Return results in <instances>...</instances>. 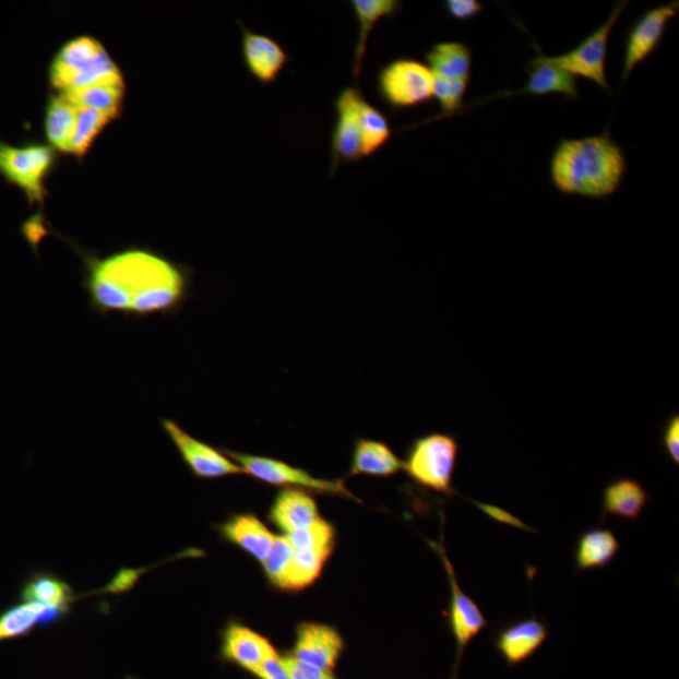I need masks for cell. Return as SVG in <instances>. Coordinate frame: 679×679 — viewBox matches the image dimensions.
Returning a JSON list of instances; mask_svg holds the SVG:
<instances>
[{"instance_id":"cell-1","label":"cell","mask_w":679,"mask_h":679,"mask_svg":"<svg viewBox=\"0 0 679 679\" xmlns=\"http://www.w3.org/2000/svg\"><path fill=\"white\" fill-rule=\"evenodd\" d=\"M91 309L102 314L177 312L190 291L189 269L148 248L130 247L107 257L84 255Z\"/></svg>"},{"instance_id":"cell-2","label":"cell","mask_w":679,"mask_h":679,"mask_svg":"<svg viewBox=\"0 0 679 679\" xmlns=\"http://www.w3.org/2000/svg\"><path fill=\"white\" fill-rule=\"evenodd\" d=\"M626 170L622 148L608 132L561 140L550 162L551 181L560 193L592 199L616 194Z\"/></svg>"},{"instance_id":"cell-3","label":"cell","mask_w":679,"mask_h":679,"mask_svg":"<svg viewBox=\"0 0 679 679\" xmlns=\"http://www.w3.org/2000/svg\"><path fill=\"white\" fill-rule=\"evenodd\" d=\"M48 79L52 88L63 93L99 82L120 81L123 74L98 39L79 36L58 49L49 65Z\"/></svg>"},{"instance_id":"cell-4","label":"cell","mask_w":679,"mask_h":679,"mask_svg":"<svg viewBox=\"0 0 679 679\" xmlns=\"http://www.w3.org/2000/svg\"><path fill=\"white\" fill-rule=\"evenodd\" d=\"M457 439L445 433H429L412 442L403 469L414 483L438 493L452 495L457 465Z\"/></svg>"},{"instance_id":"cell-5","label":"cell","mask_w":679,"mask_h":679,"mask_svg":"<svg viewBox=\"0 0 679 679\" xmlns=\"http://www.w3.org/2000/svg\"><path fill=\"white\" fill-rule=\"evenodd\" d=\"M57 160L58 153L48 144L13 146L0 142V176L21 189L29 205H44L48 195L46 180Z\"/></svg>"},{"instance_id":"cell-6","label":"cell","mask_w":679,"mask_h":679,"mask_svg":"<svg viewBox=\"0 0 679 679\" xmlns=\"http://www.w3.org/2000/svg\"><path fill=\"white\" fill-rule=\"evenodd\" d=\"M377 93L394 112L414 109L433 98L434 76L424 62L396 58L379 71Z\"/></svg>"},{"instance_id":"cell-7","label":"cell","mask_w":679,"mask_h":679,"mask_svg":"<svg viewBox=\"0 0 679 679\" xmlns=\"http://www.w3.org/2000/svg\"><path fill=\"white\" fill-rule=\"evenodd\" d=\"M223 452L242 467L245 475L259 479L263 484L300 488L305 491L334 495L358 501L342 479L314 477L308 470L289 466L283 461L263 457V455L238 453L230 450H223Z\"/></svg>"},{"instance_id":"cell-8","label":"cell","mask_w":679,"mask_h":679,"mask_svg":"<svg viewBox=\"0 0 679 679\" xmlns=\"http://www.w3.org/2000/svg\"><path fill=\"white\" fill-rule=\"evenodd\" d=\"M626 5L627 2L618 3L606 23H603L573 51L557 57L546 56L548 61L575 79L583 78L603 90H609L606 72L609 36Z\"/></svg>"},{"instance_id":"cell-9","label":"cell","mask_w":679,"mask_h":679,"mask_svg":"<svg viewBox=\"0 0 679 679\" xmlns=\"http://www.w3.org/2000/svg\"><path fill=\"white\" fill-rule=\"evenodd\" d=\"M430 546L439 553L450 579L451 586V607H450V628L457 647L451 679H458V669L463 654L468 644L488 627L487 619L477 604L461 589L457 579H455L454 568L449 557H446L442 544L430 543Z\"/></svg>"},{"instance_id":"cell-10","label":"cell","mask_w":679,"mask_h":679,"mask_svg":"<svg viewBox=\"0 0 679 679\" xmlns=\"http://www.w3.org/2000/svg\"><path fill=\"white\" fill-rule=\"evenodd\" d=\"M162 426L176 445L181 460L196 478L217 479L245 475L242 467L231 461L225 452L190 436L177 421L163 419Z\"/></svg>"},{"instance_id":"cell-11","label":"cell","mask_w":679,"mask_h":679,"mask_svg":"<svg viewBox=\"0 0 679 679\" xmlns=\"http://www.w3.org/2000/svg\"><path fill=\"white\" fill-rule=\"evenodd\" d=\"M364 95L358 87H345L335 99L336 122L331 136V176L340 163L354 164L362 159L360 106Z\"/></svg>"},{"instance_id":"cell-12","label":"cell","mask_w":679,"mask_h":679,"mask_svg":"<svg viewBox=\"0 0 679 679\" xmlns=\"http://www.w3.org/2000/svg\"><path fill=\"white\" fill-rule=\"evenodd\" d=\"M677 13L678 3L674 2L653 8L636 21L628 33L623 61V82L631 76L638 64L656 52L665 37L668 23L675 19Z\"/></svg>"},{"instance_id":"cell-13","label":"cell","mask_w":679,"mask_h":679,"mask_svg":"<svg viewBox=\"0 0 679 679\" xmlns=\"http://www.w3.org/2000/svg\"><path fill=\"white\" fill-rule=\"evenodd\" d=\"M278 652L266 636L239 622H229L221 633L219 658L248 674L276 656Z\"/></svg>"},{"instance_id":"cell-14","label":"cell","mask_w":679,"mask_h":679,"mask_svg":"<svg viewBox=\"0 0 679 679\" xmlns=\"http://www.w3.org/2000/svg\"><path fill=\"white\" fill-rule=\"evenodd\" d=\"M345 643L335 628L320 623H302L296 629V641L289 656L301 664L333 670L344 652Z\"/></svg>"},{"instance_id":"cell-15","label":"cell","mask_w":679,"mask_h":679,"mask_svg":"<svg viewBox=\"0 0 679 679\" xmlns=\"http://www.w3.org/2000/svg\"><path fill=\"white\" fill-rule=\"evenodd\" d=\"M239 24L242 29V53L248 73L263 86L275 85L291 58L275 38L248 29L241 21Z\"/></svg>"},{"instance_id":"cell-16","label":"cell","mask_w":679,"mask_h":679,"mask_svg":"<svg viewBox=\"0 0 679 679\" xmlns=\"http://www.w3.org/2000/svg\"><path fill=\"white\" fill-rule=\"evenodd\" d=\"M549 638L548 626L534 618L517 620L495 636V650L509 668L525 664Z\"/></svg>"},{"instance_id":"cell-17","label":"cell","mask_w":679,"mask_h":679,"mask_svg":"<svg viewBox=\"0 0 679 679\" xmlns=\"http://www.w3.org/2000/svg\"><path fill=\"white\" fill-rule=\"evenodd\" d=\"M269 517L285 535L300 532L321 519L317 501L300 488H285L278 492Z\"/></svg>"},{"instance_id":"cell-18","label":"cell","mask_w":679,"mask_h":679,"mask_svg":"<svg viewBox=\"0 0 679 679\" xmlns=\"http://www.w3.org/2000/svg\"><path fill=\"white\" fill-rule=\"evenodd\" d=\"M223 540L234 544L255 560L263 562L270 553L276 535L251 513H238L217 526Z\"/></svg>"},{"instance_id":"cell-19","label":"cell","mask_w":679,"mask_h":679,"mask_svg":"<svg viewBox=\"0 0 679 679\" xmlns=\"http://www.w3.org/2000/svg\"><path fill=\"white\" fill-rule=\"evenodd\" d=\"M65 616L68 612L43 604H15L0 612V643L28 636L36 628L55 624Z\"/></svg>"},{"instance_id":"cell-20","label":"cell","mask_w":679,"mask_h":679,"mask_svg":"<svg viewBox=\"0 0 679 679\" xmlns=\"http://www.w3.org/2000/svg\"><path fill=\"white\" fill-rule=\"evenodd\" d=\"M651 501L644 486L632 478H618L603 491L601 521L607 516L638 520Z\"/></svg>"},{"instance_id":"cell-21","label":"cell","mask_w":679,"mask_h":679,"mask_svg":"<svg viewBox=\"0 0 679 679\" xmlns=\"http://www.w3.org/2000/svg\"><path fill=\"white\" fill-rule=\"evenodd\" d=\"M521 94L532 96L561 94L569 99H576L577 81L567 71L549 62L545 55H538L528 63V80Z\"/></svg>"},{"instance_id":"cell-22","label":"cell","mask_w":679,"mask_h":679,"mask_svg":"<svg viewBox=\"0 0 679 679\" xmlns=\"http://www.w3.org/2000/svg\"><path fill=\"white\" fill-rule=\"evenodd\" d=\"M403 461L388 444L359 438L353 453L349 476L391 477L403 469Z\"/></svg>"},{"instance_id":"cell-23","label":"cell","mask_w":679,"mask_h":679,"mask_svg":"<svg viewBox=\"0 0 679 679\" xmlns=\"http://www.w3.org/2000/svg\"><path fill=\"white\" fill-rule=\"evenodd\" d=\"M355 13V19L359 23L358 43H356L354 55V78L358 80L361 73L364 56L370 33L377 24L384 19H393L401 12L403 4L397 0H353L350 3Z\"/></svg>"},{"instance_id":"cell-24","label":"cell","mask_w":679,"mask_h":679,"mask_svg":"<svg viewBox=\"0 0 679 679\" xmlns=\"http://www.w3.org/2000/svg\"><path fill=\"white\" fill-rule=\"evenodd\" d=\"M78 106L61 93L48 97L45 114L47 144L56 152L70 154V146L76 128Z\"/></svg>"},{"instance_id":"cell-25","label":"cell","mask_w":679,"mask_h":679,"mask_svg":"<svg viewBox=\"0 0 679 679\" xmlns=\"http://www.w3.org/2000/svg\"><path fill=\"white\" fill-rule=\"evenodd\" d=\"M426 62L434 78L469 81L472 49L465 44L446 40L430 47L426 53Z\"/></svg>"},{"instance_id":"cell-26","label":"cell","mask_w":679,"mask_h":679,"mask_svg":"<svg viewBox=\"0 0 679 679\" xmlns=\"http://www.w3.org/2000/svg\"><path fill=\"white\" fill-rule=\"evenodd\" d=\"M620 549L618 538L608 528L587 529L579 537L575 550L577 573L603 569L610 564Z\"/></svg>"},{"instance_id":"cell-27","label":"cell","mask_w":679,"mask_h":679,"mask_svg":"<svg viewBox=\"0 0 679 679\" xmlns=\"http://www.w3.org/2000/svg\"><path fill=\"white\" fill-rule=\"evenodd\" d=\"M126 93V80H121L71 88L61 94L68 97L74 106L88 107V109L111 114L118 118L122 110Z\"/></svg>"},{"instance_id":"cell-28","label":"cell","mask_w":679,"mask_h":679,"mask_svg":"<svg viewBox=\"0 0 679 679\" xmlns=\"http://www.w3.org/2000/svg\"><path fill=\"white\" fill-rule=\"evenodd\" d=\"M21 599L69 612L76 595L62 579L49 573H37L23 585Z\"/></svg>"},{"instance_id":"cell-29","label":"cell","mask_w":679,"mask_h":679,"mask_svg":"<svg viewBox=\"0 0 679 679\" xmlns=\"http://www.w3.org/2000/svg\"><path fill=\"white\" fill-rule=\"evenodd\" d=\"M333 549H294V557L278 589L298 592L318 581Z\"/></svg>"},{"instance_id":"cell-30","label":"cell","mask_w":679,"mask_h":679,"mask_svg":"<svg viewBox=\"0 0 679 679\" xmlns=\"http://www.w3.org/2000/svg\"><path fill=\"white\" fill-rule=\"evenodd\" d=\"M116 119V116L88 107H78L76 128L72 138L70 154L84 159L96 138Z\"/></svg>"},{"instance_id":"cell-31","label":"cell","mask_w":679,"mask_h":679,"mask_svg":"<svg viewBox=\"0 0 679 679\" xmlns=\"http://www.w3.org/2000/svg\"><path fill=\"white\" fill-rule=\"evenodd\" d=\"M362 159L377 154L392 138L386 116L364 97L360 106Z\"/></svg>"},{"instance_id":"cell-32","label":"cell","mask_w":679,"mask_h":679,"mask_svg":"<svg viewBox=\"0 0 679 679\" xmlns=\"http://www.w3.org/2000/svg\"><path fill=\"white\" fill-rule=\"evenodd\" d=\"M294 557L293 545L289 544L287 536H277L266 560L262 562L264 574L272 585L279 587Z\"/></svg>"},{"instance_id":"cell-33","label":"cell","mask_w":679,"mask_h":679,"mask_svg":"<svg viewBox=\"0 0 679 679\" xmlns=\"http://www.w3.org/2000/svg\"><path fill=\"white\" fill-rule=\"evenodd\" d=\"M468 84V80L452 81L434 78L433 98L441 106L442 116H452L462 109Z\"/></svg>"},{"instance_id":"cell-34","label":"cell","mask_w":679,"mask_h":679,"mask_svg":"<svg viewBox=\"0 0 679 679\" xmlns=\"http://www.w3.org/2000/svg\"><path fill=\"white\" fill-rule=\"evenodd\" d=\"M283 659L293 679H338L333 674V670H325L301 664V662L289 656L288 653L283 656Z\"/></svg>"},{"instance_id":"cell-35","label":"cell","mask_w":679,"mask_h":679,"mask_svg":"<svg viewBox=\"0 0 679 679\" xmlns=\"http://www.w3.org/2000/svg\"><path fill=\"white\" fill-rule=\"evenodd\" d=\"M444 8L452 20L460 22L474 20L484 12V5L478 0H446Z\"/></svg>"},{"instance_id":"cell-36","label":"cell","mask_w":679,"mask_h":679,"mask_svg":"<svg viewBox=\"0 0 679 679\" xmlns=\"http://www.w3.org/2000/svg\"><path fill=\"white\" fill-rule=\"evenodd\" d=\"M662 443L664 449L674 463H679V416L678 413L672 414L662 430Z\"/></svg>"},{"instance_id":"cell-37","label":"cell","mask_w":679,"mask_h":679,"mask_svg":"<svg viewBox=\"0 0 679 679\" xmlns=\"http://www.w3.org/2000/svg\"><path fill=\"white\" fill-rule=\"evenodd\" d=\"M251 676L257 679H293L283 656H279V654L264 660L262 665L253 670Z\"/></svg>"},{"instance_id":"cell-38","label":"cell","mask_w":679,"mask_h":679,"mask_svg":"<svg viewBox=\"0 0 679 679\" xmlns=\"http://www.w3.org/2000/svg\"><path fill=\"white\" fill-rule=\"evenodd\" d=\"M472 502H474L479 510H483L484 513H486L488 517H491L492 520H495L496 523L509 525L511 527H516L521 529H527V532H533L532 527H528L527 525H525L523 521H521L516 516L511 515V513L508 512L507 510H502L500 508L493 507V504H488V503H483V502H477V501H472Z\"/></svg>"},{"instance_id":"cell-39","label":"cell","mask_w":679,"mask_h":679,"mask_svg":"<svg viewBox=\"0 0 679 679\" xmlns=\"http://www.w3.org/2000/svg\"><path fill=\"white\" fill-rule=\"evenodd\" d=\"M126 679H140V678L134 677V676H128Z\"/></svg>"}]
</instances>
